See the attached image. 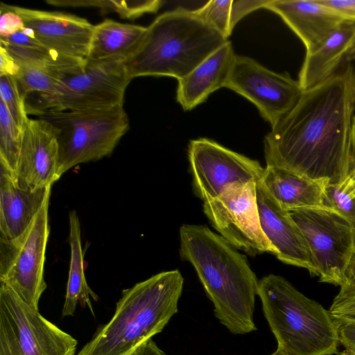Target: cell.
<instances>
[{
	"label": "cell",
	"mask_w": 355,
	"mask_h": 355,
	"mask_svg": "<svg viewBox=\"0 0 355 355\" xmlns=\"http://www.w3.org/2000/svg\"><path fill=\"white\" fill-rule=\"evenodd\" d=\"M179 232L180 258L194 268L216 318L233 334L256 331L259 280L246 257L205 225L184 224Z\"/></svg>",
	"instance_id": "2"
},
{
	"label": "cell",
	"mask_w": 355,
	"mask_h": 355,
	"mask_svg": "<svg viewBox=\"0 0 355 355\" xmlns=\"http://www.w3.org/2000/svg\"><path fill=\"white\" fill-rule=\"evenodd\" d=\"M259 183L286 211L325 207L327 180H314L284 168L266 166Z\"/></svg>",
	"instance_id": "21"
},
{
	"label": "cell",
	"mask_w": 355,
	"mask_h": 355,
	"mask_svg": "<svg viewBox=\"0 0 355 355\" xmlns=\"http://www.w3.org/2000/svg\"><path fill=\"white\" fill-rule=\"evenodd\" d=\"M288 212L306 242L320 281L341 286L354 249L352 225L327 207Z\"/></svg>",
	"instance_id": "10"
},
{
	"label": "cell",
	"mask_w": 355,
	"mask_h": 355,
	"mask_svg": "<svg viewBox=\"0 0 355 355\" xmlns=\"http://www.w3.org/2000/svg\"><path fill=\"white\" fill-rule=\"evenodd\" d=\"M71 249L69 279L62 316H73L78 303L87 306L93 315L90 297L98 300L97 295L88 286L84 272V253L81 245V230L78 216L75 211L69 215Z\"/></svg>",
	"instance_id": "24"
},
{
	"label": "cell",
	"mask_w": 355,
	"mask_h": 355,
	"mask_svg": "<svg viewBox=\"0 0 355 355\" xmlns=\"http://www.w3.org/2000/svg\"><path fill=\"white\" fill-rule=\"evenodd\" d=\"M342 184L345 191L351 197H355V166Z\"/></svg>",
	"instance_id": "39"
},
{
	"label": "cell",
	"mask_w": 355,
	"mask_h": 355,
	"mask_svg": "<svg viewBox=\"0 0 355 355\" xmlns=\"http://www.w3.org/2000/svg\"><path fill=\"white\" fill-rule=\"evenodd\" d=\"M189 169L195 194L203 202L236 183H259L264 168L260 163L207 138L191 140Z\"/></svg>",
	"instance_id": "12"
},
{
	"label": "cell",
	"mask_w": 355,
	"mask_h": 355,
	"mask_svg": "<svg viewBox=\"0 0 355 355\" xmlns=\"http://www.w3.org/2000/svg\"><path fill=\"white\" fill-rule=\"evenodd\" d=\"M39 118L55 128L59 175L81 163L108 156L129 128L123 105L98 110L45 113Z\"/></svg>",
	"instance_id": "6"
},
{
	"label": "cell",
	"mask_w": 355,
	"mask_h": 355,
	"mask_svg": "<svg viewBox=\"0 0 355 355\" xmlns=\"http://www.w3.org/2000/svg\"><path fill=\"white\" fill-rule=\"evenodd\" d=\"M344 19L355 22V0H318Z\"/></svg>",
	"instance_id": "35"
},
{
	"label": "cell",
	"mask_w": 355,
	"mask_h": 355,
	"mask_svg": "<svg viewBox=\"0 0 355 355\" xmlns=\"http://www.w3.org/2000/svg\"><path fill=\"white\" fill-rule=\"evenodd\" d=\"M78 341L0 284V355H75Z\"/></svg>",
	"instance_id": "8"
},
{
	"label": "cell",
	"mask_w": 355,
	"mask_h": 355,
	"mask_svg": "<svg viewBox=\"0 0 355 355\" xmlns=\"http://www.w3.org/2000/svg\"><path fill=\"white\" fill-rule=\"evenodd\" d=\"M263 8L283 19L302 42L306 52L312 51L347 21L318 0H267Z\"/></svg>",
	"instance_id": "17"
},
{
	"label": "cell",
	"mask_w": 355,
	"mask_h": 355,
	"mask_svg": "<svg viewBox=\"0 0 355 355\" xmlns=\"http://www.w3.org/2000/svg\"><path fill=\"white\" fill-rule=\"evenodd\" d=\"M355 47V22L347 21L335 29L319 46L306 52L298 75L302 90L328 80L349 61Z\"/></svg>",
	"instance_id": "18"
},
{
	"label": "cell",
	"mask_w": 355,
	"mask_h": 355,
	"mask_svg": "<svg viewBox=\"0 0 355 355\" xmlns=\"http://www.w3.org/2000/svg\"><path fill=\"white\" fill-rule=\"evenodd\" d=\"M183 284L181 272L172 270L124 289L111 320L78 355H131L162 332L178 312Z\"/></svg>",
	"instance_id": "3"
},
{
	"label": "cell",
	"mask_w": 355,
	"mask_h": 355,
	"mask_svg": "<svg viewBox=\"0 0 355 355\" xmlns=\"http://www.w3.org/2000/svg\"><path fill=\"white\" fill-rule=\"evenodd\" d=\"M61 7H95L105 12H114L122 19L134 20L146 13H155L162 6L161 0H47Z\"/></svg>",
	"instance_id": "25"
},
{
	"label": "cell",
	"mask_w": 355,
	"mask_h": 355,
	"mask_svg": "<svg viewBox=\"0 0 355 355\" xmlns=\"http://www.w3.org/2000/svg\"><path fill=\"white\" fill-rule=\"evenodd\" d=\"M338 355H355V353L347 354L342 351L341 352H339Z\"/></svg>",
	"instance_id": "42"
},
{
	"label": "cell",
	"mask_w": 355,
	"mask_h": 355,
	"mask_svg": "<svg viewBox=\"0 0 355 355\" xmlns=\"http://www.w3.org/2000/svg\"><path fill=\"white\" fill-rule=\"evenodd\" d=\"M344 284L355 285V238L352 255L345 273V282L343 285Z\"/></svg>",
	"instance_id": "38"
},
{
	"label": "cell",
	"mask_w": 355,
	"mask_h": 355,
	"mask_svg": "<svg viewBox=\"0 0 355 355\" xmlns=\"http://www.w3.org/2000/svg\"><path fill=\"white\" fill-rule=\"evenodd\" d=\"M0 96L15 122L23 130L29 118L14 76L0 75Z\"/></svg>",
	"instance_id": "29"
},
{
	"label": "cell",
	"mask_w": 355,
	"mask_h": 355,
	"mask_svg": "<svg viewBox=\"0 0 355 355\" xmlns=\"http://www.w3.org/2000/svg\"><path fill=\"white\" fill-rule=\"evenodd\" d=\"M227 41L193 10L179 7L161 14L147 27L125 68L131 79L154 76L178 80Z\"/></svg>",
	"instance_id": "4"
},
{
	"label": "cell",
	"mask_w": 355,
	"mask_h": 355,
	"mask_svg": "<svg viewBox=\"0 0 355 355\" xmlns=\"http://www.w3.org/2000/svg\"><path fill=\"white\" fill-rule=\"evenodd\" d=\"M270 355H288L284 352H283L282 349L277 348L275 352H274L272 354Z\"/></svg>",
	"instance_id": "40"
},
{
	"label": "cell",
	"mask_w": 355,
	"mask_h": 355,
	"mask_svg": "<svg viewBox=\"0 0 355 355\" xmlns=\"http://www.w3.org/2000/svg\"><path fill=\"white\" fill-rule=\"evenodd\" d=\"M257 202L262 230L273 246L276 257L284 263L306 268L318 276L303 235L288 211L283 209L257 183Z\"/></svg>",
	"instance_id": "16"
},
{
	"label": "cell",
	"mask_w": 355,
	"mask_h": 355,
	"mask_svg": "<svg viewBox=\"0 0 355 355\" xmlns=\"http://www.w3.org/2000/svg\"><path fill=\"white\" fill-rule=\"evenodd\" d=\"M51 191L27 229L13 239L0 238V284L12 289L24 302L38 309L46 288L44 266L50 233Z\"/></svg>",
	"instance_id": "9"
},
{
	"label": "cell",
	"mask_w": 355,
	"mask_h": 355,
	"mask_svg": "<svg viewBox=\"0 0 355 355\" xmlns=\"http://www.w3.org/2000/svg\"><path fill=\"white\" fill-rule=\"evenodd\" d=\"M19 71V65L3 47L0 46V75H10L15 77Z\"/></svg>",
	"instance_id": "36"
},
{
	"label": "cell",
	"mask_w": 355,
	"mask_h": 355,
	"mask_svg": "<svg viewBox=\"0 0 355 355\" xmlns=\"http://www.w3.org/2000/svg\"><path fill=\"white\" fill-rule=\"evenodd\" d=\"M334 320L339 343L345 348L343 352L347 354L355 353V321L336 318H334Z\"/></svg>",
	"instance_id": "33"
},
{
	"label": "cell",
	"mask_w": 355,
	"mask_h": 355,
	"mask_svg": "<svg viewBox=\"0 0 355 355\" xmlns=\"http://www.w3.org/2000/svg\"><path fill=\"white\" fill-rule=\"evenodd\" d=\"M232 1H209L193 12L227 39L233 30L231 26Z\"/></svg>",
	"instance_id": "28"
},
{
	"label": "cell",
	"mask_w": 355,
	"mask_h": 355,
	"mask_svg": "<svg viewBox=\"0 0 355 355\" xmlns=\"http://www.w3.org/2000/svg\"><path fill=\"white\" fill-rule=\"evenodd\" d=\"M19 91L23 98L31 94L51 92L63 77L31 67H20V71L15 76Z\"/></svg>",
	"instance_id": "27"
},
{
	"label": "cell",
	"mask_w": 355,
	"mask_h": 355,
	"mask_svg": "<svg viewBox=\"0 0 355 355\" xmlns=\"http://www.w3.org/2000/svg\"><path fill=\"white\" fill-rule=\"evenodd\" d=\"M225 87L245 97L271 127L297 104L303 92L287 72L272 71L255 60L236 55Z\"/></svg>",
	"instance_id": "13"
},
{
	"label": "cell",
	"mask_w": 355,
	"mask_h": 355,
	"mask_svg": "<svg viewBox=\"0 0 355 355\" xmlns=\"http://www.w3.org/2000/svg\"><path fill=\"white\" fill-rule=\"evenodd\" d=\"M257 295L277 348L288 355L339 353L337 329L329 311L285 278L264 276L259 281Z\"/></svg>",
	"instance_id": "5"
},
{
	"label": "cell",
	"mask_w": 355,
	"mask_h": 355,
	"mask_svg": "<svg viewBox=\"0 0 355 355\" xmlns=\"http://www.w3.org/2000/svg\"><path fill=\"white\" fill-rule=\"evenodd\" d=\"M325 207L339 214L352 226L355 232V197H351L343 184L327 183L324 189Z\"/></svg>",
	"instance_id": "30"
},
{
	"label": "cell",
	"mask_w": 355,
	"mask_h": 355,
	"mask_svg": "<svg viewBox=\"0 0 355 355\" xmlns=\"http://www.w3.org/2000/svg\"><path fill=\"white\" fill-rule=\"evenodd\" d=\"M24 27L21 18L9 5L1 3L0 37H8Z\"/></svg>",
	"instance_id": "32"
},
{
	"label": "cell",
	"mask_w": 355,
	"mask_h": 355,
	"mask_svg": "<svg viewBox=\"0 0 355 355\" xmlns=\"http://www.w3.org/2000/svg\"><path fill=\"white\" fill-rule=\"evenodd\" d=\"M267 0H236L232 1L231 10V26L232 29L245 15L259 8H263Z\"/></svg>",
	"instance_id": "34"
},
{
	"label": "cell",
	"mask_w": 355,
	"mask_h": 355,
	"mask_svg": "<svg viewBox=\"0 0 355 355\" xmlns=\"http://www.w3.org/2000/svg\"><path fill=\"white\" fill-rule=\"evenodd\" d=\"M3 47L19 67L41 69L65 78L85 71L87 60L62 55L43 45L25 26L8 37H0Z\"/></svg>",
	"instance_id": "22"
},
{
	"label": "cell",
	"mask_w": 355,
	"mask_h": 355,
	"mask_svg": "<svg viewBox=\"0 0 355 355\" xmlns=\"http://www.w3.org/2000/svg\"><path fill=\"white\" fill-rule=\"evenodd\" d=\"M257 183H236L217 197L203 202L212 227L229 243L250 256L275 250L264 234L257 202Z\"/></svg>",
	"instance_id": "11"
},
{
	"label": "cell",
	"mask_w": 355,
	"mask_h": 355,
	"mask_svg": "<svg viewBox=\"0 0 355 355\" xmlns=\"http://www.w3.org/2000/svg\"><path fill=\"white\" fill-rule=\"evenodd\" d=\"M131 355H166L151 339L140 345Z\"/></svg>",
	"instance_id": "37"
},
{
	"label": "cell",
	"mask_w": 355,
	"mask_h": 355,
	"mask_svg": "<svg viewBox=\"0 0 355 355\" xmlns=\"http://www.w3.org/2000/svg\"><path fill=\"white\" fill-rule=\"evenodd\" d=\"M352 60H355V47L349 56V61L351 62Z\"/></svg>",
	"instance_id": "41"
},
{
	"label": "cell",
	"mask_w": 355,
	"mask_h": 355,
	"mask_svg": "<svg viewBox=\"0 0 355 355\" xmlns=\"http://www.w3.org/2000/svg\"><path fill=\"white\" fill-rule=\"evenodd\" d=\"M266 166L342 184L355 166V68L351 62L304 90L264 138Z\"/></svg>",
	"instance_id": "1"
},
{
	"label": "cell",
	"mask_w": 355,
	"mask_h": 355,
	"mask_svg": "<svg viewBox=\"0 0 355 355\" xmlns=\"http://www.w3.org/2000/svg\"><path fill=\"white\" fill-rule=\"evenodd\" d=\"M23 130L0 100V165L15 178L19 158Z\"/></svg>",
	"instance_id": "26"
},
{
	"label": "cell",
	"mask_w": 355,
	"mask_h": 355,
	"mask_svg": "<svg viewBox=\"0 0 355 355\" xmlns=\"http://www.w3.org/2000/svg\"><path fill=\"white\" fill-rule=\"evenodd\" d=\"M132 79L122 61H87L85 71L60 80L47 94H31L25 99L28 114L105 109L123 105Z\"/></svg>",
	"instance_id": "7"
},
{
	"label": "cell",
	"mask_w": 355,
	"mask_h": 355,
	"mask_svg": "<svg viewBox=\"0 0 355 355\" xmlns=\"http://www.w3.org/2000/svg\"><path fill=\"white\" fill-rule=\"evenodd\" d=\"M60 178L59 147L55 128L42 118L29 119L23 128L14 178L20 187L36 190L52 186Z\"/></svg>",
	"instance_id": "15"
},
{
	"label": "cell",
	"mask_w": 355,
	"mask_h": 355,
	"mask_svg": "<svg viewBox=\"0 0 355 355\" xmlns=\"http://www.w3.org/2000/svg\"><path fill=\"white\" fill-rule=\"evenodd\" d=\"M329 308L334 318L355 321V285L344 284Z\"/></svg>",
	"instance_id": "31"
},
{
	"label": "cell",
	"mask_w": 355,
	"mask_h": 355,
	"mask_svg": "<svg viewBox=\"0 0 355 355\" xmlns=\"http://www.w3.org/2000/svg\"><path fill=\"white\" fill-rule=\"evenodd\" d=\"M10 8L46 47L65 57L87 60L94 26L86 19L59 11Z\"/></svg>",
	"instance_id": "14"
},
{
	"label": "cell",
	"mask_w": 355,
	"mask_h": 355,
	"mask_svg": "<svg viewBox=\"0 0 355 355\" xmlns=\"http://www.w3.org/2000/svg\"><path fill=\"white\" fill-rule=\"evenodd\" d=\"M236 54L227 41L191 72L178 80L177 101L185 111L204 103L214 92L225 87Z\"/></svg>",
	"instance_id": "19"
},
{
	"label": "cell",
	"mask_w": 355,
	"mask_h": 355,
	"mask_svg": "<svg viewBox=\"0 0 355 355\" xmlns=\"http://www.w3.org/2000/svg\"><path fill=\"white\" fill-rule=\"evenodd\" d=\"M51 186L36 190L20 187L0 165V238L13 239L30 225Z\"/></svg>",
	"instance_id": "20"
},
{
	"label": "cell",
	"mask_w": 355,
	"mask_h": 355,
	"mask_svg": "<svg viewBox=\"0 0 355 355\" xmlns=\"http://www.w3.org/2000/svg\"><path fill=\"white\" fill-rule=\"evenodd\" d=\"M146 30L142 26L103 20L94 26L87 61L125 62L140 45Z\"/></svg>",
	"instance_id": "23"
}]
</instances>
